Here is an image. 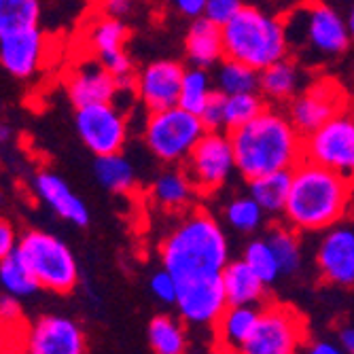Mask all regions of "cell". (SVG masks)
Masks as SVG:
<instances>
[{
    "instance_id": "6da1fadb",
    "label": "cell",
    "mask_w": 354,
    "mask_h": 354,
    "mask_svg": "<svg viewBox=\"0 0 354 354\" xmlns=\"http://www.w3.org/2000/svg\"><path fill=\"white\" fill-rule=\"evenodd\" d=\"M162 268L176 282L216 278L230 259V240L214 214L204 208L187 210L159 244Z\"/></svg>"
},
{
    "instance_id": "7a4b0ae2",
    "label": "cell",
    "mask_w": 354,
    "mask_h": 354,
    "mask_svg": "<svg viewBox=\"0 0 354 354\" xmlns=\"http://www.w3.org/2000/svg\"><path fill=\"white\" fill-rule=\"evenodd\" d=\"M238 174L248 183L274 172H291L304 159V136L286 113L268 106L230 132Z\"/></svg>"
},
{
    "instance_id": "3957f363",
    "label": "cell",
    "mask_w": 354,
    "mask_h": 354,
    "mask_svg": "<svg viewBox=\"0 0 354 354\" xmlns=\"http://www.w3.org/2000/svg\"><path fill=\"white\" fill-rule=\"evenodd\" d=\"M352 191V178L304 157L291 170V191L282 214L284 223L299 234L327 232L346 218Z\"/></svg>"
},
{
    "instance_id": "277c9868",
    "label": "cell",
    "mask_w": 354,
    "mask_h": 354,
    "mask_svg": "<svg viewBox=\"0 0 354 354\" xmlns=\"http://www.w3.org/2000/svg\"><path fill=\"white\" fill-rule=\"evenodd\" d=\"M288 49L297 62L323 64L344 55L352 43L346 17L320 0H306L284 17Z\"/></svg>"
},
{
    "instance_id": "5b68a950",
    "label": "cell",
    "mask_w": 354,
    "mask_h": 354,
    "mask_svg": "<svg viewBox=\"0 0 354 354\" xmlns=\"http://www.w3.org/2000/svg\"><path fill=\"white\" fill-rule=\"evenodd\" d=\"M223 43L225 57L238 59L257 73L291 55L284 19L252 5H244L230 24L223 26Z\"/></svg>"
},
{
    "instance_id": "8992f818",
    "label": "cell",
    "mask_w": 354,
    "mask_h": 354,
    "mask_svg": "<svg viewBox=\"0 0 354 354\" xmlns=\"http://www.w3.org/2000/svg\"><path fill=\"white\" fill-rule=\"evenodd\" d=\"M15 252L37 278L41 288L51 293H71L79 282V266L71 246L43 230H28L19 236Z\"/></svg>"
},
{
    "instance_id": "52a82bcc",
    "label": "cell",
    "mask_w": 354,
    "mask_h": 354,
    "mask_svg": "<svg viewBox=\"0 0 354 354\" xmlns=\"http://www.w3.org/2000/svg\"><path fill=\"white\" fill-rule=\"evenodd\" d=\"M200 115H193L180 106L147 113L142 125V140L147 151L166 166H180L191 151L206 134Z\"/></svg>"
},
{
    "instance_id": "ba28073f",
    "label": "cell",
    "mask_w": 354,
    "mask_h": 354,
    "mask_svg": "<svg viewBox=\"0 0 354 354\" xmlns=\"http://www.w3.org/2000/svg\"><path fill=\"white\" fill-rule=\"evenodd\" d=\"M306 342V320L284 304L261 308L259 323L236 354H299Z\"/></svg>"
},
{
    "instance_id": "9c48e42d",
    "label": "cell",
    "mask_w": 354,
    "mask_h": 354,
    "mask_svg": "<svg viewBox=\"0 0 354 354\" xmlns=\"http://www.w3.org/2000/svg\"><path fill=\"white\" fill-rule=\"evenodd\" d=\"M185 172L200 196H212L221 191L234 172H238L230 132H206L187 157Z\"/></svg>"
},
{
    "instance_id": "30bf717a",
    "label": "cell",
    "mask_w": 354,
    "mask_h": 354,
    "mask_svg": "<svg viewBox=\"0 0 354 354\" xmlns=\"http://www.w3.org/2000/svg\"><path fill=\"white\" fill-rule=\"evenodd\" d=\"M350 111V93L333 77L310 81L299 95L288 102L286 115L306 138L339 113Z\"/></svg>"
},
{
    "instance_id": "8fae6325",
    "label": "cell",
    "mask_w": 354,
    "mask_h": 354,
    "mask_svg": "<svg viewBox=\"0 0 354 354\" xmlns=\"http://www.w3.org/2000/svg\"><path fill=\"white\" fill-rule=\"evenodd\" d=\"M304 157L354 180V113L344 111L308 134Z\"/></svg>"
},
{
    "instance_id": "7c38bea8",
    "label": "cell",
    "mask_w": 354,
    "mask_h": 354,
    "mask_svg": "<svg viewBox=\"0 0 354 354\" xmlns=\"http://www.w3.org/2000/svg\"><path fill=\"white\" fill-rule=\"evenodd\" d=\"M75 127L83 145L95 155L123 153V147L130 136V123L125 111L117 102L91 104L77 109Z\"/></svg>"
},
{
    "instance_id": "4fadbf2b",
    "label": "cell",
    "mask_w": 354,
    "mask_h": 354,
    "mask_svg": "<svg viewBox=\"0 0 354 354\" xmlns=\"http://www.w3.org/2000/svg\"><path fill=\"white\" fill-rule=\"evenodd\" d=\"M127 26L119 17H111L106 13L93 17L85 30V41L91 55L98 59L102 66L117 77L123 89H134V62L130 53L125 51L127 41Z\"/></svg>"
},
{
    "instance_id": "5bb4252c",
    "label": "cell",
    "mask_w": 354,
    "mask_h": 354,
    "mask_svg": "<svg viewBox=\"0 0 354 354\" xmlns=\"http://www.w3.org/2000/svg\"><path fill=\"white\" fill-rule=\"evenodd\" d=\"M185 66L176 59H153L134 77V93L147 113L178 106Z\"/></svg>"
},
{
    "instance_id": "9a60e30c",
    "label": "cell",
    "mask_w": 354,
    "mask_h": 354,
    "mask_svg": "<svg viewBox=\"0 0 354 354\" xmlns=\"http://www.w3.org/2000/svg\"><path fill=\"white\" fill-rule=\"evenodd\" d=\"M174 306L185 325L214 327L225 308L230 306L223 288V278L216 276V278L180 282Z\"/></svg>"
},
{
    "instance_id": "2e32d148",
    "label": "cell",
    "mask_w": 354,
    "mask_h": 354,
    "mask_svg": "<svg viewBox=\"0 0 354 354\" xmlns=\"http://www.w3.org/2000/svg\"><path fill=\"white\" fill-rule=\"evenodd\" d=\"M85 333L68 316L45 314L26 333L28 354H85Z\"/></svg>"
},
{
    "instance_id": "e0dca14e",
    "label": "cell",
    "mask_w": 354,
    "mask_h": 354,
    "mask_svg": "<svg viewBox=\"0 0 354 354\" xmlns=\"http://www.w3.org/2000/svg\"><path fill=\"white\" fill-rule=\"evenodd\" d=\"M318 272L329 284L354 286V227L337 223L323 232L316 248Z\"/></svg>"
},
{
    "instance_id": "ac0fdd59",
    "label": "cell",
    "mask_w": 354,
    "mask_h": 354,
    "mask_svg": "<svg viewBox=\"0 0 354 354\" xmlns=\"http://www.w3.org/2000/svg\"><path fill=\"white\" fill-rule=\"evenodd\" d=\"M121 89L123 87L117 77L111 75L95 57L75 64L66 75V93L75 109L117 102Z\"/></svg>"
},
{
    "instance_id": "d6986e66",
    "label": "cell",
    "mask_w": 354,
    "mask_h": 354,
    "mask_svg": "<svg viewBox=\"0 0 354 354\" xmlns=\"http://www.w3.org/2000/svg\"><path fill=\"white\" fill-rule=\"evenodd\" d=\"M47 39L41 28L0 35V66L17 79H32L45 64Z\"/></svg>"
},
{
    "instance_id": "ffe728a7",
    "label": "cell",
    "mask_w": 354,
    "mask_h": 354,
    "mask_svg": "<svg viewBox=\"0 0 354 354\" xmlns=\"http://www.w3.org/2000/svg\"><path fill=\"white\" fill-rule=\"evenodd\" d=\"M32 187H35L39 200L59 218L77 225V227H85L89 223L87 204L71 189V185L55 172H49V170L39 172L35 176Z\"/></svg>"
},
{
    "instance_id": "44dd1931",
    "label": "cell",
    "mask_w": 354,
    "mask_h": 354,
    "mask_svg": "<svg viewBox=\"0 0 354 354\" xmlns=\"http://www.w3.org/2000/svg\"><path fill=\"white\" fill-rule=\"evenodd\" d=\"M185 57L191 66L214 68L225 57L223 28L206 17H196L185 35Z\"/></svg>"
},
{
    "instance_id": "7402d4cb",
    "label": "cell",
    "mask_w": 354,
    "mask_h": 354,
    "mask_svg": "<svg viewBox=\"0 0 354 354\" xmlns=\"http://www.w3.org/2000/svg\"><path fill=\"white\" fill-rule=\"evenodd\" d=\"M308 85L306 71L293 57H282L259 73V93L274 104L291 102Z\"/></svg>"
},
{
    "instance_id": "603a6c76",
    "label": "cell",
    "mask_w": 354,
    "mask_h": 354,
    "mask_svg": "<svg viewBox=\"0 0 354 354\" xmlns=\"http://www.w3.org/2000/svg\"><path fill=\"white\" fill-rule=\"evenodd\" d=\"M149 193L153 204L168 212L189 210L193 200L200 196L196 185L191 183L189 174L185 172V168L178 166H168L164 172H159L151 183Z\"/></svg>"
},
{
    "instance_id": "cb8c5ba5",
    "label": "cell",
    "mask_w": 354,
    "mask_h": 354,
    "mask_svg": "<svg viewBox=\"0 0 354 354\" xmlns=\"http://www.w3.org/2000/svg\"><path fill=\"white\" fill-rule=\"evenodd\" d=\"M261 310L257 306H227L221 318L216 320L214 331L221 354H236L242 344L250 337L257 323H259Z\"/></svg>"
},
{
    "instance_id": "d4e9b609",
    "label": "cell",
    "mask_w": 354,
    "mask_h": 354,
    "mask_svg": "<svg viewBox=\"0 0 354 354\" xmlns=\"http://www.w3.org/2000/svg\"><path fill=\"white\" fill-rule=\"evenodd\" d=\"M221 278L230 306H259L266 301L268 284L248 268L244 259L230 261Z\"/></svg>"
},
{
    "instance_id": "484cf974",
    "label": "cell",
    "mask_w": 354,
    "mask_h": 354,
    "mask_svg": "<svg viewBox=\"0 0 354 354\" xmlns=\"http://www.w3.org/2000/svg\"><path fill=\"white\" fill-rule=\"evenodd\" d=\"M93 174L109 193L115 196H130L134 193L138 185V174L130 157L123 153H113V155H100L93 162Z\"/></svg>"
},
{
    "instance_id": "4316f807",
    "label": "cell",
    "mask_w": 354,
    "mask_h": 354,
    "mask_svg": "<svg viewBox=\"0 0 354 354\" xmlns=\"http://www.w3.org/2000/svg\"><path fill=\"white\" fill-rule=\"evenodd\" d=\"M288 191H291V172H274L248 180V196L270 216L284 214Z\"/></svg>"
},
{
    "instance_id": "83f0119b",
    "label": "cell",
    "mask_w": 354,
    "mask_h": 354,
    "mask_svg": "<svg viewBox=\"0 0 354 354\" xmlns=\"http://www.w3.org/2000/svg\"><path fill=\"white\" fill-rule=\"evenodd\" d=\"M149 346L155 354H187L189 337L180 316L159 314L151 318L147 327Z\"/></svg>"
},
{
    "instance_id": "f1b7e54d",
    "label": "cell",
    "mask_w": 354,
    "mask_h": 354,
    "mask_svg": "<svg viewBox=\"0 0 354 354\" xmlns=\"http://www.w3.org/2000/svg\"><path fill=\"white\" fill-rule=\"evenodd\" d=\"M214 87L223 95H236V93H252L259 91V73L246 64L223 57L212 73Z\"/></svg>"
},
{
    "instance_id": "f546056e",
    "label": "cell",
    "mask_w": 354,
    "mask_h": 354,
    "mask_svg": "<svg viewBox=\"0 0 354 354\" xmlns=\"http://www.w3.org/2000/svg\"><path fill=\"white\" fill-rule=\"evenodd\" d=\"M216 93L214 79L208 68H198L191 66L185 71L183 85H180V98L178 106L193 113V115H202L210 98Z\"/></svg>"
},
{
    "instance_id": "4dcf8cb0",
    "label": "cell",
    "mask_w": 354,
    "mask_h": 354,
    "mask_svg": "<svg viewBox=\"0 0 354 354\" xmlns=\"http://www.w3.org/2000/svg\"><path fill=\"white\" fill-rule=\"evenodd\" d=\"M266 240L270 242V246L274 248L282 274L291 276L295 272H299L301 261H304V250H301V242H299V232H295L288 225H272L266 234Z\"/></svg>"
},
{
    "instance_id": "1f68e13d",
    "label": "cell",
    "mask_w": 354,
    "mask_h": 354,
    "mask_svg": "<svg viewBox=\"0 0 354 354\" xmlns=\"http://www.w3.org/2000/svg\"><path fill=\"white\" fill-rule=\"evenodd\" d=\"M266 212L263 208L257 204L248 193L246 196H236L232 198L223 208V218L230 225L234 232L240 234H254L263 227L266 223Z\"/></svg>"
},
{
    "instance_id": "d6a6232c",
    "label": "cell",
    "mask_w": 354,
    "mask_h": 354,
    "mask_svg": "<svg viewBox=\"0 0 354 354\" xmlns=\"http://www.w3.org/2000/svg\"><path fill=\"white\" fill-rule=\"evenodd\" d=\"M0 286L3 291L15 297H30L39 291V282L19 259V254L13 252L7 259L0 261Z\"/></svg>"
},
{
    "instance_id": "836d02e7",
    "label": "cell",
    "mask_w": 354,
    "mask_h": 354,
    "mask_svg": "<svg viewBox=\"0 0 354 354\" xmlns=\"http://www.w3.org/2000/svg\"><path fill=\"white\" fill-rule=\"evenodd\" d=\"M41 0H0V35L37 28Z\"/></svg>"
},
{
    "instance_id": "e575fe53",
    "label": "cell",
    "mask_w": 354,
    "mask_h": 354,
    "mask_svg": "<svg viewBox=\"0 0 354 354\" xmlns=\"http://www.w3.org/2000/svg\"><path fill=\"white\" fill-rule=\"evenodd\" d=\"M266 109V98L259 91L225 95V132L238 130Z\"/></svg>"
},
{
    "instance_id": "d590c367",
    "label": "cell",
    "mask_w": 354,
    "mask_h": 354,
    "mask_svg": "<svg viewBox=\"0 0 354 354\" xmlns=\"http://www.w3.org/2000/svg\"><path fill=\"white\" fill-rule=\"evenodd\" d=\"M242 259L248 263V268L259 276L268 286L274 284L280 276H282V268L280 261L274 252V248L270 246V242L266 238H257L250 240L244 248Z\"/></svg>"
},
{
    "instance_id": "8d00e7d4",
    "label": "cell",
    "mask_w": 354,
    "mask_h": 354,
    "mask_svg": "<svg viewBox=\"0 0 354 354\" xmlns=\"http://www.w3.org/2000/svg\"><path fill=\"white\" fill-rule=\"evenodd\" d=\"M242 9H244V0H206L202 17H206V19H210L223 28L225 24H230Z\"/></svg>"
},
{
    "instance_id": "74e56055",
    "label": "cell",
    "mask_w": 354,
    "mask_h": 354,
    "mask_svg": "<svg viewBox=\"0 0 354 354\" xmlns=\"http://www.w3.org/2000/svg\"><path fill=\"white\" fill-rule=\"evenodd\" d=\"M149 288L157 301L162 304H176V295H178V282L176 278L168 272V270H159L149 278Z\"/></svg>"
},
{
    "instance_id": "f35d334b",
    "label": "cell",
    "mask_w": 354,
    "mask_h": 354,
    "mask_svg": "<svg viewBox=\"0 0 354 354\" xmlns=\"http://www.w3.org/2000/svg\"><path fill=\"white\" fill-rule=\"evenodd\" d=\"M17 325H21L19 297L3 293V295H0V331L11 333V331H15Z\"/></svg>"
},
{
    "instance_id": "ab89813d",
    "label": "cell",
    "mask_w": 354,
    "mask_h": 354,
    "mask_svg": "<svg viewBox=\"0 0 354 354\" xmlns=\"http://www.w3.org/2000/svg\"><path fill=\"white\" fill-rule=\"evenodd\" d=\"M200 119L206 125L208 132H225V95L223 93L216 91L212 95L206 109L202 111Z\"/></svg>"
},
{
    "instance_id": "60d3db41",
    "label": "cell",
    "mask_w": 354,
    "mask_h": 354,
    "mask_svg": "<svg viewBox=\"0 0 354 354\" xmlns=\"http://www.w3.org/2000/svg\"><path fill=\"white\" fill-rule=\"evenodd\" d=\"M17 242H19V236L15 234V227L11 225V221L0 216V261L15 252Z\"/></svg>"
},
{
    "instance_id": "b9f144b4",
    "label": "cell",
    "mask_w": 354,
    "mask_h": 354,
    "mask_svg": "<svg viewBox=\"0 0 354 354\" xmlns=\"http://www.w3.org/2000/svg\"><path fill=\"white\" fill-rule=\"evenodd\" d=\"M134 5H136V0H102V13L123 19L125 15L132 13Z\"/></svg>"
},
{
    "instance_id": "7bdbcfd3",
    "label": "cell",
    "mask_w": 354,
    "mask_h": 354,
    "mask_svg": "<svg viewBox=\"0 0 354 354\" xmlns=\"http://www.w3.org/2000/svg\"><path fill=\"white\" fill-rule=\"evenodd\" d=\"M172 5H174V9H176L180 15L196 19V17H202V15H204V5H206V0H172Z\"/></svg>"
},
{
    "instance_id": "ee69618b",
    "label": "cell",
    "mask_w": 354,
    "mask_h": 354,
    "mask_svg": "<svg viewBox=\"0 0 354 354\" xmlns=\"http://www.w3.org/2000/svg\"><path fill=\"white\" fill-rule=\"evenodd\" d=\"M306 354H348L339 344H333V342H325V339H320V342H314Z\"/></svg>"
},
{
    "instance_id": "f6af8a7d",
    "label": "cell",
    "mask_w": 354,
    "mask_h": 354,
    "mask_svg": "<svg viewBox=\"0 0 354 354\" xmlns=\"http://www.w3.org/2000/svg\"><path fill=\"white\" fill-rule=\"evenodd\" d=\"M339 346L348 354H354V327H344L339 331Z\"/></svg>"
},
{
    "instance_id": "bcb514c9",
    "label": "cell",
    "mask_w": 354,
    "mask_h": 354,
    "mask_svg": "<svg viewBox=\"0 0 354 354\" xmlns=\"http://www.w3.org/2000/svg\"><path fill=\"white\" fill-rule=\"evenodd\" d=\"M11 136H13V130H11V127H9L7 123L0 121V145L9 142V140H11Z\"/></svg>"
},
{
    "instance_id": "7dc6e473",
    "label": "cell",
    "mask_w": 354,
    "mask_h": 354,
    "mask_svg": "<svg viewBox=\"0 0 354 354\" xmlns=\"http://www.w3.org/2000/svg\"><path fill=\"white\" fill-rule=\"evenodd\" d=\"M346 24H348V30H350V37H352V41H354V7L350 9V13H348V17H346Z\"/></svg>"
},
{
    "instance_id": "c3c4849f",
    "label": "cell",
    "mask_w": 354,
    "mask_h": 354,
    "mask_svg": "<svg viewBox=\"0 0 354 354\" xmlns=\"http://www.w3.org/2000/svg\"><path fill=\"white\" fill-rule=\"evenodd\" d=\"M0 354H7V344H5V335L0 331Z\"/></svg>"
},
{
    "instance_id": "681fc988",
    "label": "cell",
    "mask_w": 354,
    "mask_h": 354,
    "mask_svg": "<svg viewBox=\"0 0 354 354\" xmlns=\"http://www.w3.org/2000/svg\"><path fill=\"white\" fill-rule=\"evenodd\" d=\"M89 3H93V5H102V0H89Z\"/></svg>"
}]
</instances>
